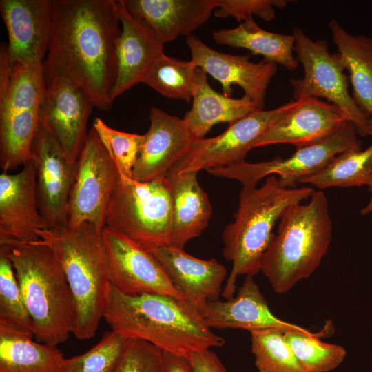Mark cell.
I'll return each mask as SVG.
<instances>
[{
    "instance_id": "obj_1",
    "label": "cell",
    "mask_w": 372,
    "mask_h": 372,
    "mask_svg": "<svg viewBox=\"0 0 372 372\" xmlns=\"http://www.w3.org/2000/svg\"><path fill=\"white\" fill-rule=\"evenodd\" d=\"M115 0H52V27L43 62L45 83L58 76L77 85L101 110L111 108L121 34Z\"/></svg>"
},
{
    "instance_id": "obj_2",
    "label": "cell",
    "mask_w": 372,
    "mask_h": 372,
    "mask_svg": "<svg viewBox=\"0 0 372 372\" xmlns=\"http://www.w3.org/2000/svg\"><path fill=\"white\" fill-rule=\"evenodd\" d=\"M103 318L112 330L128 339L145 341L178 355L225 344L196 308L167 295L130 296L111 284Z\"/></svg>"
},
{
    "instance_id": "obj_3",
    "label": "cell",
    "mask_w": 372,
    "mask_h": 372,
    "mask_svg": "<svg viewBox=\"0 0 372 372\" xmlns=\"http://www.w3.org/2000/svg\"><path fill=\"white\" fill-rule=\"evenodd\" d=\"M102 232L89 223L37 232L67 278L75 305L72 333L80 340L94 336L107 304L111 282Z\"/></svg>"
},
{
    "instance_id": "obj_4",
    "label": "cell",
    "mask_w": 372,
    "mask_h": 372,
    "mask_svg": "<svg viewBox=\"0 0 372 372\" xmlns=\"http://www.w3.org/2000/svg\"><path fill=\"white\" fill-rule=\"evenodd\" d=\"M313 192L310 187L284 188L273 175L260 187L242 186L234 221L222 234L223 257L232 262L223 290L226 300L234 296L240 275L254 276L260 271L262 256L274 236L272 229L283 211L311 197Z\"/></svg>"
},
{
    "instance_id": "obj_5",
    "label": "cell",
    "mask_w": 372,
    "mask_h": 372,
    "mask_svg": "<svg viewBox=\"0 0 372 372\" xmlns=\"http://www.w3.org/2000/svg\"><path fill=\"white\" fill-rule=\"evenodd\" d=\"M276 235L264 253L260 271L277 293L288 292L320 265L331 240L328 201L314 191L306 205L295 203L282 213Z\"/></svg>"
},
{
    "instance_id": "obj_6",
    "label": "cell",
    "mask_w": 372,
    "mask_h": 372,
    "mask_svg": "<svg viewBox=\"0 0 372 372\" xmlns=\"http://www.w3.org/2000/svg\"><path fill=\"white\" fill-rule=\"evenodd\" d=\"M8 247L25 306L34 323L36 340L52 346L65 342L73 332L75 305L54 252L38 240Z\"/></svg>"
},
{
    "instance_id": "obj_7",
    "label": "cell",
    "mask_w": 372,
    "mask_h": 372,
    "mask_svg": "<svg viewBox=\"0 0 372 372\" xmlns=\"http://www.w3.org/2000/svg\"><path fill=\"white\" fill-rule=\"evenodd\" d=\"M105 227L147 249L171 245L172 198L168 178L139 182L119 174Z\"/></svg>"
},
{
    "instance_id": "obj_8",
    "label": "cell",
    "mask_w": 372,
    "mask_h": 372,
    "mask_svg": "<svg viewBox=\"0 0 372 372\" xmlns=\"http://www.w3.org/2000/svg\"><path fill=\"white\" fill-rule=\"evenodd\" d=\"M358 134L354 125L346 122L331 135L315 143L298 148L288 158H277L254 163L243 161L207 171L215 176L236 180L242 186H256L262 178L277 174L281 187L291 188L303 178L320 171L336 156L346 151L361 149Z\"/></svg>"
},
{
    "instance_id": "obj_9",
    "label": "cell",
    "mask_w": 372,
    "mask_h": 372,
    "mask_svg": "<svg viewBox=\"0 0 372 372\" xmlns=\"http://www.w3.org/2000/svg\"><path fill=\"white\" fill-rule=\"evenodd\" d=\"M296 59L304 67L302 79H289L295 100L324 98L338 107L362 136L369 135L368 119L353 100L348 78L338 54H330L326 41L312 40L298 27L293 28Z\"/></svg>"
},
{
    "instance_id": "obj_10",
    "label": "cell",
    "mask_w": 372,
    "mask_h": 372,
    "mask_svg": "<svg viewBox=\"0 0 372 372\" xmlns=\"http://www.w3.org/2000/svg\"><path fill=\"white\" fill-rule=\"evenodd\" d=\"M119 171L92 127L77 160L76 177L68 203V225L89 223L105 227L108 203Z\"/></svg>"
},
{
    "instance_id": "obj_11",
    "label": "cell",
    "mask_w": 372,
    "mask_h": 372,
    "mask_svg": "<svg viewBox=\"0 0 372 372\" xmlns=\"http://www.w3.org/2000/svg\"><path fill=\"white\" fill-rule=\"evenodd\" d=\"M299 103L300 100H293L272 110H258L229 124L216 136L196 140L189 153L168 174L198 172L245 161L256 141Z\"/></svg>"
},
{
    "instance_id": "obj_12",
    "label": "cell",
    "mask_w": 372,
    "mask_h": 372,
    "mask_svg": "<svg viewBox=\"0 0 372 372\" xmlns=\"http://www.w3.org/2000/svg\"><path fill=\"white\" fill-rule=\"evenodd\" d=\"M94 107L86 94L61 76L45 83L38 107L39 124L59 145L68 161L76 163L85 144Z\"/></svg>"
},
{
    "instance_id": "obj_13",
    "label": "cell",
    "mask_w": 372,
    "mask_h": 372,
    "mask_svg": "<svg viewBox=\"0 0 372 372\" xmlns=\"http://www.w3.org/2000/svg\"><path fill=\"white\" fill-rule=\"evenodd\" d=\"M102 234L108 258L110 280L115 288L130 296L160 293L187 302L149 250L106 227Z\"/></svg>"
},
{
    "instance_id": "obj_14",
    "label": "cell",
    "mask_w": 372,
    "mask_h": 372,
    "mask_svg": "<svg viewBox=\"0 0 372 372\" xmlns=\"http://www.w3.org/2000/svg\"><path fill=\"white\" fill-rule=\"evenodd\" d=\"M37 182L39 208L48 229L68 225V203L76 177L77 162L64 156L54 138L39 124L30 154Z\"/></svg>"
},
{
    "instance_id": "obj_15",
    "label": "cell",
    "mask_w": 372,
    "mask_h": 372,
    "mask_svg": "<svg viewBox=\"0 0 372 372\" xmlns=\"http://www.w3.org/2000/svg\"><path fill=\"white\" fill-rule=\"evenodd\" d=\"M48 229L37 196L35 169L30 161L16 174L0 175V245L11 246L39 240Z\"/></svg>"
},
{
    "instance_id": "obj_16",
    "label": "cell",
    "mask_w": 372,
    "mask_h": 372,
    "mask_svg": "<svg viewBox=\"0 0 372 372\" xmlns=\"http://www.w3.org/2000/svg\"><path fill=\"white\" fill-rule=\"evenodd\" d=\"M0 11L9 63L41 65L51 39L52 0H1Z\"/></svg>"
},
{
    "instance_id": "obj_17",
    "label": "cell",
    "mask_w": 372,
    "mask_h": 372,
    "mask_svg": "<svg viewBox=\"0 0 372 372\" xmlns=\"http://www.w3.org/2000/svg\"><path fill=\"white\" fill-rule=\"evenodd\" d=\"M185 43L190 50L191 61L221 84L225 96L231 97L232 85H237L263 110L267 90L277 71L276 63L264 59L254 63L249 56L216 51L193 34L186 37Z\"/></svg>"
},
{
    "instance_id": "obj_18",
    "label": "cell",
    "mask_w": 372,
    "mask_h": 372,
    "mask_svg": "<svg viewBox=\"0 0 372 372\" xmlns=\"http://www.w3.org/2000/svg\"><path fill=\"white\" fill-rule=\"evenodd\" d=\"M149 118V128L143 134L132 172V179L139 182L167 176L189 153L197 140L183 118L156 107H151Z\"/></svg>"
},
{
    "instance_id": "obj_19",
    "label": "cell",
    "mask_w": 372,
    "mask_h": 372,
    "mask_svg": "<svg viewBox=\"0 0 372 372\" xmlns=\"http://www.w3.org/2000/svg\"><path fill=\"white\" fill-rule=\"evenodd\" d=\"M121 34L117 49L118 72L111 95L113 101L123 92L145 83L152 68L164 54V42L145 21L134 16L123 0H115Z\"/></svg>"
},
{
    "instance_id": "obj_20",
    "label": "cell",
    "mask_w": 372,
    "mask_h": 372,
    "mask_svg": "<svg viewBox=\"0 0 372 372\" xmlns=\"http://www.w3.org/2000/svg\"><path fill=\"white\" fill-rule=\"evenodd\" d=\"M149 250L161 262L174 287L199 312L210 301H217L227 274L214 259L202 260L172 245Z\"/></svg>"
},
{
    "instance_id": "obj_21",
    "label": "cell",
    "mask_w": 372,
    "mask_h": 372,
    "mask_svg": "<svg viewBox=\"0 0 372 372\" xmlns=\"http://www.w3.org/2000/svg\"><path fill=\"white\" fill-rule=\"evenodd\" d=\"M350 122L336 105L318 99H300L298 106L268 129L253 148L289 143L298 148L318 142Z\"/></svg>"
},
{
    "instance_id": "obj_22",
    "label": "cell",
    "mask_w": 372,
    "mask_h": 372,
    "mask_svg": "<svg viewBox=\"0 0 372 372\" xmlns=\"http://www.w3.org/2000/svg\"><path fill=\"white\" fill-rule=\"evenodd\" d=\"M200 313L211 329H240L250 332L273 328L307 331L276 317L251 276H246L236 296L226 301L208 302Z\"/></svg>"
},
{
    "instance_id": "obj_23",
    "label": "cell",
    "mask_w": 372,
    "mask_h": 372,
    "mask_svg": "<svg viewBox=\"0 0 372 372\" xmlns=\"http://www.w3.org/2000/svg\"><path fill=\"white\" fill-rule=\"evenodd\" d=\"M127 10L147 23L163 40L189 36L205 23L220 0H123Z\"/></svg>"
},
{
    "instance_id": "obj_24",
    "label": "cell",
    "mask_w": 372,
    "mask_h": 372,
    "mask_svg": "<svg viewBox=\"0 0 372 372\" xmlns=\"http://www.w3.org/2000/svg\"><path fill=\"white\" fill-rule=\"evenodd\" d=\"M258 110L245 95L234 99L218 93L209 84L207 73L196 68L192 105L183 120L193 136L201 139L214 125L231 124Z\"/></svg>"
},
{
    "instance_id": "obj_25",
    "label": "cell",
    "mask_w": 372,
    "mask_h": 372,
    "mask_svg": "<svg viewBox=\"0 0 372 372\" xmlns=\"http://www.w3.org/2000/svg\"><path fill=\"white\" fill-rule=\"evenodd\" d=\"M196 172L168 174L172 198L171 245L183 248L207 227L212 214L209 200L200 187Z\"/></svg>"
},
{
    "instance_id": "obj_26",
    "label": "cell",
    "mask_w": 372,
    "mask_h": 372,
    "mask_svg": "<svg viewBox=\"0 0 372 372\" xmlns=\"http://www.w3.org/2000/svg\"><path fill=\"white\" fill-rule=\"evenodd\" d=\"M329 28L340 61L349 72L353 100L369 120L372 118V38L352 35L334 19Z\"/></svg>"
},
{
    "instance_id": "obj_27",
    "label": "cell",
    "mask_w": 372,
    "mask_h": 372,
    "mask_svg": "<svg viewBox=\"0 0 372 372\" xmlns=\"http://www.w3.org/2000/svg\"><path fill=\"white\" fill-rule=\"evenodd\" d=\"M45 81L43 65L10 64L7 44L0 48V116L38 110Z\"/></svg>"
},
{
    "instance_id": "obj_28",
    "label": "cell",
    "mask_w": 372,
    "mask_h": 372,
    "mask_svg": "<svg viewBox=\"0 0 372 372\" xmlns=\"http://www.w3.org/2000/svg\"><path fill=\"white\" fill-rule=\"evenodd\" d=\"M0 324V372H58L65 358L56 347Z\"/></svg>"
},
{
    "instance_id": "obj_29",
    "label": "cell",
    "mask_w": 372,
    "mask_h": 372,
    "mask_svg": "<svg viewBox=\"0 0 372 372\" xmlns=\"http://www.w3.org/2000/svg\"><path fill=\"white\" fill-rule=\"evenodd\" d=\"M212 36L218 44L247 49L253 54L261 55L264 60L281 65L289 70L298 66L299 62L293 55V35L263 30L254 19L240 23L234 28L214 31Z\"/></svg>"
},
{
    "instance_id": "obj_30",
    "label": "cell",
    "mask_w": 372,
    "mask_h": 372,
    "mask_svg": "<svg viewBox=\"0 0 372 372\" xmlns=\"http://www.w3.org/2000/svg\"><path fill=\"white\" fill-rule=\"evenodd\" d=\"M39 125L38 110L0 116V166L3 172L30 161V147Z\"/></svg>"
},
{
    "instance_id": "obj_31",
    "label": "cell",
    "mask_w": 372,
    "mask_h": 372,
    "mask_svg": "<svg viewBox=\"0 0 372 372\" xmlns=\"http://www.w3.org/2000/svg\"><path fill=\"white\" fill-rule=\"evenodd\" d=\"M372 172V144L364 150H349L336 156L316 174L300 180L322 189L331 187L368 185Z\"/></svg>"
},
{
    "instance_id": "obj_32",
    "label": "cell",
    "mask_w": 372,
    "mask_h": 372,
    "mask_svg": "<svg viewBox=\"0 0 372 372\" xmlns=\"http://www.w3.org/2000/svg\"><path fill=\"white\" fill-rule=\"evenodd\" d=\"M196 71L191 60L181 61L163 54L152 68L145 83L167 98L189 102L195 89Z\"/></svg>"
},
{
    "instance_id": "obj_33",
    "label": "cell",
    "mask_w": 372,
    "mask_h": 372,
    "mask_svg": "<svg viewBox=\"0 0 372 372\" xmlns=\"http://www.w3.org/2000/svg\"><path fill=\"white\" fill-rule=\"evenodd\" d=\"M319 334L297 329L287 330L285 337L307 372H329L343 362L347 351L340 345L324 342Z\"/></svg>"
},
{
    "instance_id": "obj_34",
    "label": "cell",
    "mask_w": 372,
    "mask_h": 372,
    "mask_svg": "<svg viewBox=\"0 0 372 372\" xmlns=\"http://www.w3.org/2000/svg\"><path fill=\"white\" fill-rule=\"evenodd\" d=\"M285 331L273 328L250 332L251 351L259 372H307L287 342Z\"/></svg>"
},
{
    "instance_id": "obj_35",
    "label": "cell",
    "mask_w": 372,
    "mask_h": 372,
    "mask_svg": "<svg viewBox=\"0 0 372 372\" xmlns=\"http://www.w3.org/2000/svg\"><path fill=\"white\" fill-rule=\"evenodd\" d=\"M8 249L0 245V324L33 337L34 323L25 306Z\"/></svg>"
},
{
    "instance_id": "obj_36",
    "label": "cell",
    "mask_w": 372,
    "mask_h": 372,
    "mask_svg": "<svg viewBox=\"0 0 372 372\" xmlns=\"http://www.w3.org/2000/svg\"><path fill=\"white\" fill-rule=\"evenodd\" d=\"M129 340L115 331H106L85 353L65 358L58 372H115Z\"/></svg>"
},
{
    "instance_id": "obj_37",
    "label": "cell",
    "mask_w": 372,
    "mask_h": 372,
    "mask_svg": "<svg viewBox=\"0 0 372 372\" xmlns=\"http://www.w3.org/2000/svg\"><path fill=\"white\" fill-rule=\"evenodd\" d=\"M93 127L110 157L116 163L119 174L132 178L134 167L143 134L114 130L101 118H95Z\"/></svg>"
},
{
    "instance_id": "obj_38",
    "label": "cell",
    "mask_w": 372,
    "mask_h": 372,
    "mask_svg": "<svg viewBox=\"0 0 372 372\" xmlns=\"http://www.w3.org/2000/svg\"><path fill=\"white\" fill-rule=\"evenodd\" d=\"M287 0H220V6L214 12L216 17H232L240 23L253 19L256 15L266 21L276 17L274 7L283 9Z\"/></svg>"
},
{
    "instance_id": "obj_39",
    "label": "cell",
    "mask_w": 372,
    "mask_h": 372,
    "mask_svg": "<svg viewBox=\"0 0 372 372\" xmlns=\"http://www.w3.org/2000/svg\"><path fill=\"white\" fill-rule=\"evenodd\" d=\"M115 372H163V351L147 342L130 339Z\"/></svg>"
},
{
    "instance_id": "obj_40",
    "label": "cell",
    "mask_w": 372,
    "mask_h": 372,
    "mask_svg": "<svg viewBox=\"0 0 372 372\" xmlns=\"http://www.w3.org/2000/svg\"><path fill=\"white\" fill-rule=\"evenodd\" d=\"M188 357L194 372H228L216 354L210 349L194 351Z\"/></svg>"
},
{
    "instance_id": "obj_41",
    "label": "cell",
    "mask_w": 372,
    "mask_h": 372,
    "mask_svg": "<svg viewBox=\"0 0 372 372\" xmlns=\"http://www.w3.org/2000/svg\"><path fill=\"white\" fill-rule=\"evenodd\" d=\"M163 372H194L188 356L163 351Z\"/></svg>"
},
{
    "instance_id": "obj_42",
    "label": "cell",
    "mask_w": 372,
    "mask_h": 372,
    "mask_svg": "<svg viewBox=\"0 0 372 372\" xmlns=\"http://www.w3.org/2000/svg\"><path fill=\"white\" fill-rule=\"evenodd\" d=\"M368 185L369 186V189L371 192V196L368 204L361 210V213L363 215L369 214L372 211V172L371 174V177H370L369 183Z\"/></svg>"
},
{
    "instance_id": "obj_43",
    "label": "cell",
    "mask_w": 372,
    "mask_h": 372,
    "mask_svg": "<svg viewBox=\"0 0 372 372\" xmlns=\"http://www.w3.org/2000/svg\"><path fill=\"white\" fill-rule=\"evenodd\" d=\"M369 135L372 136V118L368 120Z\"/></svg>"
}]
</instances>
